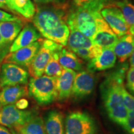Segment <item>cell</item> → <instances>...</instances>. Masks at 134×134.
<instances>
[{"label": "cell", "mask_w": 134, "mask_h": 134, "mask_svg": "<svg viewBox=\"0 0 134 134\" xmlns=\"http://www.w3.org/2000/svg\"><path fill=\"white\" fill-rule=\"evenodd\" d=\"M68 11L66 2L37 5L32 24L43 37L65 47L70 34L66 23Z\"/></svg>", "instance_id": "cell-1"}, {"label": "cell", "mask_w": 134, "mask_h": 134, "mask_svg": "<svg viewBox=\"0 0 134 134\" xmlns=\"http://www.w3.org/2000/svg\"><path fill=\"white\" fill-rule=\"evenodd\" d=\"M103 8V3L98 1L76 6V9L68 13L66 21L68 28H75L91 38L96 32L97 17Z\"/></svg>", "instance_id": "cell-2"}, {"label": "cell", "mask_w": 134, "mask_h": 134, "mask_svg": "<svg viewBox=\"0 0 134 134\" xmlns=\"http://www.w3.org/2000/svg\"><path fill=\"white\" fill-rule=\"evenodd\" d=\"M127 66L123 65L112 72L100 85V93L107 112L124 108L122 90L124 88Z\"/></svg>", "instance_id": "cell-3"}, {"label": "cell", "mask_w": 134, "mask_h": 134, "mask_svg": "<svg viewBox=\"0 0 134 134\" xmlns=\"http://www.w3.org/2000/svg\"><path fill=\"white\" fill-rule=\"evenodd\" d=\"M28 93L38 104H50L58 99L57 77L47 75H42L38 78L31 77L28 86Z\"/></svg>", "instance_id": "cell-4"}, {"label": "cell", "mask_w": 134, "mask_h": 134, "mask_svg": "<svg viewBox=\"0 0 134 134\" xmlns=\"http://www.w3.org/2000/svg\"><path fill=\"white\" fill-rule=\"evenodd\" d=\"M63 48L62 45L48 39H42L41 47L30 65L29 74L33 78H38L44 73L47 65L52 55L55 52L60 51Z\"/></svg>", "instance_id": "cell-5"}, {"label": "cell", "mask_w": 134, "mask_h": 134, "mask_svg": "<svg viewBox=\"0 0 134 134\" xmlns=\"http://www.w3.org/2000/svg\"><path fill=\"white\" fill-rule=\"evenodd\" d=\"M94 120L85 112L70 113L65 120V134H96Z\"/></svg>", "instance_id": "cell-6"}, {"label": "cell", "mask_w": 134, "mask_h": 134, "mask_svg": "<svg viewBox=\"0 0 134 134\" xmlns=\"http://www.w3.org/2000/svg\"><path fill=\"white\" fill-rule=\"evenodd\" d=\"M36 115L32 110L19 109L14 104L6 105L0 109V125L16 129Z\"/></svg>", "instance_id": "cell-7"}, {"label": "cell", "mask_w": 134, "mask_h": 134, "mask_svg": "<svg viewBox=\"0 0 134 134\" xmlns=\"http://www.w3.org/2000/svg\"><path fill=\"white\" fill-rule=\"evenodd\" d=\"M29 74L24 68L9 63H3L0 73V88L5 86L26 85Z\"/></svg>", "instance_id": "cell-8"}, {"label": "cell", "mask_w": 134, "mask_h": 134, "mask_svg": "<svg viewBox=\"0 0 134 134\" xmlns=\"http://www.w3.org/2000/svg\"><path fill=\"white\" fill-rule=\"evenodd\" d=\"M100 14L118 37L130 33L124 16L116 5L104 7Z\"/></svg>", "instance_id": "cell-9"}, {"label": "cell", "mask_w": 134, "mask_h": 134, "mask_svg": "<svg viewBox=\"0 0 134 134\" xmlns=\"http://www.w3.org/2000/svg\"><path fill=\"white\" fill-rule=\"evenodd\" d=\"M42 40L35 42L29 46L21 48L14 52L9 53L4 58L3 63H9L28 69L41 47Z\"/></svg>", "instance_id": "cell-10"}, {"label": "cell", "mask_w": 134, "mask_h": 134, "mask_svg": "<svg viewBox=\"0 0 134 134\" xmlns=\"http://www.w3.org/2000/svg\"><path fill=\"white\" fill-rule=\"evenodd\" d=\"M118 38L100 13L96 19V32L91 38L93 43L103 48H112Z\"/></svg>", "instance_id": "cell-11"}, {"label": "cell", "mask_w": 134, "mask_h": 134, "mask_svg": "<svg viewBox=\"0 0 134 134\" xmlns=\"http://www.w3.org/2000/svg\"><path fill=\"white\" fill-rule=\"evenodd\" d=\"M94 88V77L91 72L82 71L76 73L71 95L76 99L91 94Z\"/></svg>", "instance_id": "cell-12"}, {"label": "cell", "mask_w": 134, "mask_h": 134, "mask_svg": "<svg viewBox=\"0 0 134 134\" xmlns=\"http://www.w3.org/2000/svg\"><path fill=\"white\" fill-rule=\"evenodd\" d=\"M41 34L33 24L29 23L24 26L11 47L9 53L14 52L20 48L29 46L30 44L41 38Z\"/></svg>", "instance_id": "cell-13"}, {"label": "cell", "mask_w": 134, "mask_h": 134, "mask_svg": "<svg viewBox=\"0 0 134 134\" xmlns=\"http://www.w3.org/2000/svg\"><path fill=\"white\" fill-rule=\"evenodd\" d=\"M116 60V55L112 48H103L98 56L89 61L87 68L90 72L104 71L113 68Z\"/></svg>", "instance_id": "cell-14"}, {"label": "cell", "mask_w": 134, "mask_h": 134, "mask_svg": "<svg viewBox=\"0 0 134 134\" xmlns=\"http://www.w3.org/2000/svg\"><path fill=\"white\" fill-rule=\"evenodd\" d=\"M76 71L68 68H63L61 75L57 77V90L58 92V99H67L70 96Z\"/></svg>", "instance_id": "cell-15"}, {"label": "cell", "mask_w": 134, "mask_h": 134, "mask_svg": "<svg viewBox=\"0 0 134 134\" xmlns=\"http://www.w3.org/2000/svg\"><path fill=\"white\" fill-rule=\"evenodd\" d=\"M112 49L120 62H125L134 51V36L129 33L119 37Z\"/></svg>", "instance_id": "cell-16"}, {"label": "cell", "mask_w": 134, "mask_h": 134, "mask_svg": "<svg viewBox=\"0 0 134 134\" xmlns=\"http://www.w3.org/2000/svg\"><path fill=\"white\" fill-rule=\"evenodd\" d=\"M1 89L0 104L2 107L14 104L28 93V90L25 85L5 86Z\"/></svg>", "instance_id": "cell-17"}, {"label": "cell", "mask_w": 134, "mask_h": 134, "mask_svg": "<svg viewBox=\"0 0 134 134\" xmlns=\"http://www.w3.org/2000/svg\"><path fill=\"white\" fill-rule=\"evenodd\" d=\"M8 9L27 19H32L36 13V6L32 0H6Z\"/></svg>", "instance_id": "cell-18"}, {"label": "cell", "mask_w": 134, "mask_h": 134, "mask_svg": "<svg viewBox=\"0 0 134 134\" xmlns=\"http://www.w3.org/2000/svg\"><path fill=\"white\" fill-rule=\"evenodd\" d=\"M23 27V22H0V35L4 42L11 47Z\"/></svg>", "instance_id": "cell-19"}, {"label": "cell", "mask_w": 134, "mask_h": 134, "mask_svg": "<svg viewBox=\"0 0 134 134\" xmlns=\"http://www.w3.org/2000/svg\"><path fill=\"white\" fill-rule=\"evenodd\" d=\"M47 134H65L62 114L57 110H51L44 121Z\"/></svg>", "instance_id": "cell-20"}, {"label": "cell", "mask_w": 134, "mask_h": 134, "mask_svg": "<svg viewBox=\"0 0 134 134\" xmlns=\"http://www.w3.org/2000/svg\"><path fill=\"white\" fill-rule=\"evenodd\" d=\"M69 30L70 34L67 42V46L69 50L91 48L94 45L91 38L88 37L77 29L71 28Z\"/></svg>", "instance_id": "cell-21"}, {"label": "cell", "mask_w": 134, "mask_h": 134, "mask_svg": "<svg viewBox=\"0 0 134 134\" xmlns=\"http://www.w3.org/2000/svg\"><path fill=\"white\" fill-rule=\"evenodd\" d=\"M59 62L63 68L80 71L83 69V63L75 53L69 49L63 48L59 52Z\"/></svg>", "instance_id": "cell-22"}, {"label": "cell", "mask_w": 134, "mask_h": 134, "mask_svg": "<svg viewBox=\"0 0 134 134\" xmlns=\"http://www.w3.org/2000/svg\"><path fill=\"white\" fill-rule=\"evenodd\" d=\"M16 130L20 134H47L44 121L41 117L37 115Z\"/></svg>", "instance_id": "cell-23"}, {"label": "cell", "mask_w": 134, "mask_h": 134, "mask_svg": "<svg viewBox=\"0 0 134 134\" xmlns=\"http://www.w3.org/2000/svg\"><path fill=\"white\" fill-rule=\"evenodd\" d=\"M126 21L130 34L134 36V5L130 0H120L116 3Z\"/></svg>", "instance_id": "cell-24"}, {"label": "cell", "mask_w": 134, "mask_h": 134, "mask_svg": "<svg viewBox=\"0 0 134 134\" xmlns=\"http://www.w3.org/2000/svg\"><path fill=\"white\" fill-rule=\"evenodd\" d=\"M60 51L55 52L52 55L45 69L44 73L47 76L58 77L61 75L63 68L59 62V52Z\"/></svg>", "instance_id": "cell-25"}, {"label": "cell", "mask_w": 134, "mask_h": 134, "mask_svg": "<svg viewBox=\"0 0 134 134\" xmlns=\"http://www.w3.org/2000/svg\"><path fill=\"white\" fill-rule=\"evenodd\" d=\"M103 48L94 45L91 48H78V49L72 50L77 56L79 57L81 59L90 61L93 58L98 56L103 51Z\"/></svg>", "instance_id": "cell-26"}, {"label": "cell", "mask_w": 134, "mask_h": 134, "mask_svg": "<svg viewBox=\"0 0 134 134\" xmlns=\"http://www.w3.org/2000/svg\"><path fill=\"white\" fill-rule=\"evenodd\" d=\"M122 96H123L124 105L128 110V111H132L134 110V96L129 93L125 90V87L122 90Z\"/></svg>", "instance_id": "cell-27"}, {"label": "cell", "mask_w": 134, "mask_h": 134, "mask_svg": "<svg viewBox=\"0 0 134 134\" xmlns=\"http://www.w3.org/2000/svg\"><path fill=\"white\" fill-rule=\"evenodd\" d=\"M23 22L19 17L0 9V22Z\"/></svg>", "instance_id": "cell-28"}, {"label": "cell", "mask_w": 134, "mask_h": 134, "mask_svg": "<svg viewBox=\"0 0 134 134\" xmlns=\"http://www.w3.org/2000/svg\"><path fill=\"white\" fill-rule=\"evenodd\" d=\"M127 87L129 90L134 94V67H130L127 73Z\"/></svg>", "instance_id": "cell-29"}, {"label": "cell", "mask_w": 134, "mask_h": 134, "mask_svg": "<svg viewBox=\"0 0 134 134\" xmlns=\"http://www.w3.org/2000/svg\"><path fill=\"white\" fill-rule=\"evenodd\" d=\"M10 46L4 42L0 35V64L3 63L4 58L9 53Z\"/></svg>", "instance_id": "cell-30"}, {"label": "cell", "mask_w": 134, "mask_h": 134, "mask_svg": "<svg viewBox=\"0 0 134 134\" xmlns=\"http://www.w3.org/2000/svg\"><path fill=\"white\" fill-rule=\"evenodd\" d=\"M124 128L130 133L134 130V110L129 111L126 123Z\"/></svg>", "instance_id": "cell-31"}, {"label": "cell", "mask_w": 134, "mask_h": 134, "mask_svg": "<svg viewBox=\"0 0 134 134\" xmlns=\"http://www.w3.org/2000/svg\"><path fill=\"white\" fill-rule=\"evenodd\" d=\"M37 5L55 4L66 2V0H32Z\"/></svg>", "instance_id": "cell-32"}, {"label": "cell", "mask_w": 134, "mask_h": 134, "mask_svg": "<svg viewBox=\"0 0 134 134\" xmlns=\"http://www.w3.org/2000/svg\"><path fill=\"white\" fill-rule=\"evenodd\" d=\"M15 105L19 109L24 110L27 108L29 103H28L27 100L25 99H21L18 101H17Z\"/></svg>", "instance_id": "cell-33"}, {"label": "cell", "mask_w": 134, "mask_h": 134, "mask_svg": "<svg viewBox=\"0 0 134 134\" xmlns=\"http://www.w3.org/2000/svg\"><path fill=\"white\" fill-rule=\"evenodd\" d=\"M73 2H74L75 4L76 5V6H79L80 5L84 4V3L90 2V1H100V2L104 3V1H106V0H73Z\"/></svg>", "instance_id": "cell-34"}, {"label": "cell", "mask_w": 134, "mask_h": 134, "mask_svg": "<svg viewBox=\"0 0 134 134\" xmlns=\"http://www.w3.org/2000/svg\"><path fill=\"white\" fill-rule=\"evenodd\" d=\"M0 134H12L7 127L0 125Z\"/></svg>", "instance_id": "cell-35"}, {"label": "cell", "mask_w": 134, "mask_h": 134, "mask_svg": "<svg viewBox=\"0 0 134 134\" xmlns=\"http://www.w3.org/2000/svg\"><path fill=\"white\" fill-rule=\"evenodd\" d=\"M129 62L130 65V67H134V51L132 53L131 56L130 57Z\"/></svg>", "instance_id": "cell-36"}, {"label": "cell", "mask_w": 134, "mask_h": 134, "mask_svg": "<svg viewBox=\"0 0 134 134\" xmlns=\"http://www.w3.org/2000/svg\"><path fill=\"white\" fill-rule=\"evenodd\" d=\"M0 9H8V8L7 7V6H6V4H3V3H0Z\"/></svg>", "instance_id": "cell-37"}, {"label": "cell", "mask_w": 134, "mask_h": 134, "mask_svg": "<svg viewBox=\"0 0 134 134\" xmlns=\"http://www.w3.org/2000/svg\"><path fill=\"white\" fill-rule=\"evenodd\" d=\"M0 3L6 4V0H0Z\"/></svg>", "instance_id": "cell-38"}, {"label": "cell", "mask_w": 134, "mask_h": 134, "mask_svg": "<svg viewBox=\"0 0 134 134\" xmlns=\"http://www.w3.org/2000/svg\"><path fill=\"white\" fill-rule=\"evenodd\" d=\"M1 108H2V105H1V104H0V109H1Z\"/></svg>", "instance_id": "cell-39"}, {"label": "cell", "mask_w": 134, "mask_h": 134, "mask_svg": "<svg viewBox=\"0 0 134 134\" xmlns=\"http://www.w3.org/2000/svg\"><path fill=\"white\" fill-rule=\"evenodd\" d=\"M130 134H134V130H133V132H132V133H130Z\"/></svg>", "instance_id": "cell-40"}, {"label": "cell", "mask_w": 134, "mask_h": 134, "mask_svg": "<svg viewBox=\"0 0 134 134\" xmlns=\"http://www.w3.org/2000/svg\"><path fill=\"white\" fill-rule=\"evenodd\" d=\"M1 65H0V73H1Z\"/></svg>", "instance_id": "cell-41"}]
</instances>
